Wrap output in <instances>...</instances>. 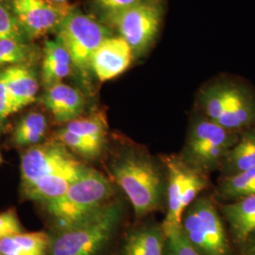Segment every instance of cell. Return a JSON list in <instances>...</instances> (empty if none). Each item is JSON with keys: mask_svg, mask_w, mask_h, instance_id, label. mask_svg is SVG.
Here are the masks:
<instances>
[{"mask_svg": "<svg viewBox=\"0 0 255 255\" xmlns=\"http://www.w3.org/2000/svg\"><path fill=\"white\" fill-rule=\"evenodd\" d=\"M109 169L130 202L135 219L165 208L167 176L161 156L157 158L146 146L126 140L112 156Z\"/></svg>", "mask_w": 255, "mask_h": 255, "instance_id": "1", "label": "cell"}, {"mask_svg": "<svg viewBox=\"0 0 255 255\" xmlns=\"http://www.w3.org/2000/svg\"><path fill=\"white\" fill-rule=\"evenodd\" d=\"M125 215V203L106 205L50 237L47 255H102L109 248Z\"/></svg>", "mask_w": 255, "mask_h": 255, "instance_id": "2", "label": "cell"}, {"mask_svg": "<svg viewBox=\"0 0 255 255\" xmlns=\"http://www.w3.org/2000/svg\"><path fill=\"white\" fill-rule=\"evenodd\" d=\"M206 118L230 130L242 131L255 125V90L237 78H222L206 84L197 98Z\"/></svg>", "mask_w": 255, "mask_h": 255, "instance_id": "3", "label": "cell"}, {"mask_svg": "<svg viewBox=\"0 0 255 255\" xmlns=\"http://www.w3.org/2000/svg\"><path fill=\"white\" fill-rule=\"evenodd\" d=\"M115 188L106 176L87 166L61 198L46 203L57 230L68 227L115 199Z\"/></svg>", "mask_w": 255, "mask_h": 255, "instance_id": "4", "label": "cell"}, {"mask_svg": "<svg viewBox=\"0 0 255 255\" xmlns=\"http://www.w3.org/2000/svg\"><path fill=\"white\" fill-rule=\"evenodd\" d=\"M240 131L230 130L200 112L192 117L180 157L193 168L209 175L219 170L229 150L236 145Z\"/></svg>", "mask_w": 255, "mask_h": 255, "instance_id": "5", "label": "cell"}, {"mask_svg": "<svg viewBox=\"0 0 255 255\" xmlns=\"http://www.w3.org/2000/svg\"><path fill=\"white\" fill-rule=\"evenodd\" d=\"M184 236L201 255H234L219 203L200 195L182 215Z\"/></svg>", "mask_w": 255, "mask_h": 255, "instance_id": "6", "label": "cell"}, {"mask_svg": "<svg viewBox=\"0 0 255 255\" xmlns=\"http://www.w3.org/2000/svg\"><path fill=\"white\" fill-rule=\"evenodd\" d=\"M110 29L104 23L75 9L56 30V40L67 50L74 69L84 82H88L93 74L94 54L101 44L112 36Z\"/></svg>", "mask_w": 255, "mask_h": 255, "instance_id": "7", "label": "cell"}, {"mask_svg": "<svg viewBox=\"0 0 255 255\" xmlns=\"http://www.w3.org/2000/svg\"><path fill=\"white\" fill-rule=\"evenodd\" d=\"M163 14L162 0H140L126 9L102 13V23L117 29L134 57H139L152 45Z\"/></svg>", "mask_w": 255, "mask_h": 255, "instance_id": "8", "label": "cell"}, {"mask_svg": "<svg viewBox=\"0 0 255 255\" xmlns=\"http://www.w3.org/2000/svg\"><path fill=\"white\" fill-rule=\"evenodd\" d=\"M9 3L20 27L29 39L56 32L75 9L69 3H56L50 0H9Z\"/></svg>", "mask_w": 255, "mask_h": 255, "instance_id": "9", "label": "cell"}, {"mask_svg": "<svg viewBox=\"0 0 255 255\" xmlns=\"http://www.w3.org/2000/svg\"><path fill=\"white\" fill-rule=\"evenodd\" d=\"M72 158L73 156L59 141L30 146L22 156L20 164L24 192Z\"/></svg>", "mask_w": 255, "mask_h": 255, "instance_id": "10", "label": "cell"}, {"mask_svg": "<svg viewBox=\"0 0 255 255\" xmlns=\"http://www.w3.org/2000/svg\"><path fill=\"white\" fill-rule=\"evenodd\" d=\"M164 162L166 176V201H165V218L162 222L164 234L182 228V198L186 184L189 165L183 162L179 154L161 156Z\"/></svg>", "mask_w": 255, "mask_h": 255, "instance_id": "11", "label": "cell"}, {"mask_svg": "<svg viewBox=\"0 0 255 255\" xmlns=\"http://www.w3.org/2000/svg\"><path fill=\"white\" fill-rule=\"evenodd\" d=\"M134 55L122 37L107 38L92 59V72L101 82H107L124 73Z\"/></svg>", "mask_w": 255, "mask_h": 255, "instance_id": "12", "label": "cell"}, {"mask_svg": "<svg viewBox=\"0 0 255 255\" xmlns=\"http://www.w3.org/2000/svg\"><path fill=\"white\" fill-rule=\"evenodd\" d=\"M86 167V164L73 157L51 173L40 179L25 193L28 199L41 201L45 204L55 201L64 196L70 185L83 173Z\"/></svg>", "mask_w": 255, "mask_h": 255, "instance_id": "13", "label": "cell"}, {"mask_svg": "<svg viewBox=\"0 0 255 255\" xmlns=\"http://www.w3.org/2000/svg\"><path fill=\"white\" fill-rule=\"evenodd\" d=\"M165 244L162 223L144 222L128 231L119 255H164Z\"/></svg>", "mask_w": 255, "mask_h": 255, "instance_id": "14", "label": "cell"}, {"mask_svg": "<svg viewBox=\"0 0 255 255\" xmlns=\"http://www.w3.org/2000/svg\"><path fill=\"white\" fill-rule=\"evenodd\" d=\"M43 102L57 122L66 124L82 117L86 103L82 92L63 82L46 89Z\"/></svg>", "mask_w": 255, "mask_h": 255, "instance_id": "15", "label": "cell"}, {"mask_svg": "<svg viewBox=\"0 0 255 255\" xmlns=\"http://www.w3.org/2000/svg\"><path fill=\"white\" fill-rule=\"evenodd\" d=\"M219 208L234 242L242 246L255 234V195L233 202L219 203Z\"/></svg>", "mask_w": 255, "mask_h": 255, "instance_id": "16", "label": "cell"}, {"mask_svg": "<svg viewBox=\"0 0 255 255\" xmlns=\"http://www.w3.org/2000/svg\"><path fill=\"white\" fill-rule=\"evenodd\" d=\"M4 72L13 114L35 101L39 82L29 65H12Z\"/></svg>", "mask_w": 255, "mask_h": 255, "instance_id": "17", "label": "cell"}, {"mask_svg": "<svg viewBox=\"0 0 255 255\" xmlns=\"http://www.w3.org/2000/svg\"><path fill=\"white\" fill-rule=\"evenodd\" d=\"M255 167V125L240 131L236 145L223 158L219 171L228 177Z\"/></svg>", "mask_w": 255, "mask_h": 255, "instance_id": "18", "label": "cell"}, {"mask_svg": "<svg viewBox=\"0 0 255 255\" xmlns=\"http://www.w3.org/2000/svg\"><path fill=\"white\" fill-rule=\"evenodd\" d=\"M74 69L71 57L64 46L55 40H47L42 63V83L46 89L63 82Z\"/></svg>", "mask_w": 255, "mask_h": 255, "instance_id": "19", "label": "cell"}, {"mask_svg": "<svg viewBox=\"0 0 255 255\" xmlns=\"http://www.w3.org/2000/svg\"><path fill=\"white\" fill-rule=\"evenodd\" d=\"M255 195V167L228 177H220L214 199L228 203Z\"/></svg>", "mask_w": 255, "mask_h": 255, "instance_id": "20", "label": "cell"}, {"mask_svg": "<svg viewBox=\"0 0 255 255\" xmlns=\"http://www.w3.org/2000/svg\"><path fill=\"white\" fill-rule=\"evenodd\" d=\"M49 242L44 232H22L0 240V255H47Z\"/></svg>", "mask_w": 255, "mask_h": 255, "instance_id": "21", "label": "cell"}, {"mask_svg": "<svg viewBox=\"0 0 255 255\" xmlns=\"http://www.w3.org/2000/svg\"><path fill=\"white\" fill-rule=\"evenodd\" d=\"M64 128L105 149L108 140V123L103 113L96 112L67 123Z\"/></svg>", "mask_w": 255, "mask_h": 255, "instance_id": "22", "label": "cell"}, {"mask_svg": "<svg viewBox=\"0 0 255 255\" xmlns=\"http://www.w3.org/2000/svg\"><path fill=\"white\" fill-rule=\"evenodd\" d=\"M46 117L38 112L27 114L14 128L12 140L16 146H36L46 134Z\"/></svg>", "mask_w": 255, "mask_h": 255, "instance_id": "23", "label": "cell"}, {"mask_svg": "<svg viewBox=\"0 0 255 255\" xmlns=\"http://www.w3.org/2000/svg\"><path fill=\"white\" fill-rule=\"evenodd\" d=\"M39 51L29 45L25 39L3 38L0 39V67L30 64L36 60Z\"/></svg>", "mask_w": 255, "mask_h": 255, "instance_id": "24", "label": "cell"}, {"mask_svg": "<svg viewBox=\"0 0 255 255\" xmlns=\"http://www.w3.org/2000/svg\"><path fill=\"white\" fill-rule=\"evenodd\" d=\"M56 137L57 141L63 144L66 148L86 160H96L100 158L105 150L101 146L69 131L65 128H62L57 132Z\"/></svg>", "mask_w": 255, "mask_h": 255, "instance_id": "25", "label": "cell"}, {"mask_svg": "<svg viewBox=\"0 0 255 255\" xmlns=\"http://www.w3.org/2000/svg\"><path fill=\"white\" fill-rule=\"evenodd\" d=\"M25 36L22 27L9 7V3H7L6 0H0V39H25Z\"/></svg>", "mask_w": 255, "mask_h": 255, "instance_id": "26", "label": "cell"}, {"mask_svg": "<svg viewBox=\"0 0 255 255\" xmlns=\"http://www.w3.org/2000/svg\"><path fill=\"white\" fill-rule=\"evenodd\" d=\"M166 236L164 255H201L184 236L182 229L175 230Z\"/></svg>", "mask_w": 255, "mask_h": 255, "instance_id": "27", "label": "cell"}, {"mask_svg": "<svg viewBox=\"0 0 255 255\" xmlns=\"http://www.w3.org/2000/svg\"><path fill=\"white\" fill-rule=\"evenodd\" d=\"M22 231V225L14 211L9 210L0 214V240L20 234Z\"/></svg>", "mask_w": 255, "mask_h": 255, "instance_id": "28", "label": "cell"}, {"mask_svg": "<svg viewBox=\"0 0 255 255\" xmlns=\"http://www.w3.org/2000/svg\"><path fill=\"white\" fill-rule=\"evenodd\" d=\"M11 102L6 83L4 69L0 70V123L12 115Z\"/></svg>", "mask_w": 255, "mask_h": 255, "instance_id": "29", "label": "cell"}, {"mask_svg": "<svg viewBox=\"0 0 255 255\" xmlns=\"http://www.w3.org/2000/svg\"><path fill=\"white\" fill-rule=\"evenodd\" d=\"M140 0H94V3L102 13L117 11L132 6Z\"/></svg>", "mask_w": 255, "mask_h": 255, "instance_id": "30", "label": "cell"}, {"mask_svg": "<svg viewBox=\"0 0 255 255\" xmlns=\"http://www.w3.org/2000/svg\"><path fill=\"white\" fill-rule=\"evenodd\" d=\"M240 248L239 255H255V234L247 239Z\"/></svg>", "mask_w": 255, "mask_h": 255, "instance_id": "31", "label": "cell"}, {"mask_svg": "<svg viewBox=\"0 0 255 255\" xmlns=\"http://www.w3.org/2000/svg\"><path fill=\"white\" fill-rule=\"evenodd\" d=\"M52 2H56V3H68V0H50Z\"/></svg>", "mask_w": 255, "mask_h": 255, "instance_id": "32", "label": "cell"}, {"mask_svg": "<svg viewBox=\"0 0 255 255\" xmlns=\"http://www.w3.org/2000/svg\"><path fill=\"white\" fill-rule=\"evenodd\" d=\"M1 162H2V156H1V153H0V164H1Z\"/></svg>", "mask_w": 255, "mask_h": 255, "instance_id": "33", "label": "cell"}]
</instances>
